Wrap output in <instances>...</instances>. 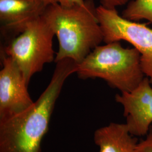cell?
<instances>
[{
    "mask_svg": "<svg viewBox=\"0 0 152 152\" xmlns=\"http://www.w3.org/2000/svg\"><path fill=\"white\" fill-rule=\"evenodd\" d=\"M49 85L26 111L0 122V152H40L49 130L55 105L67 78L76 73L77 64L71 59L56 63Z\"/></svg>",
    "mask_w": 152,
    "mask_h": 152,
    "instance_id": "cell-1",
    "label": "cell"
},
{
    "mask_svg": "<svg viewBox=\"0 0 152 152\" xmlns=\"http://www.w3.org/2000/svg\"><path fill=\"white\" fill-rule=\"evenodd\" d=\"M42 16L59 41L55 63L71 59L77 64L103 42V34L93 0L83 5L66 7L59 3L47 6Z\"/></svg>",
    "mask_w": 152,
    "mask_h": 152,
    "instance_id": "cell-2",
    "label": "cell"
},
{
    "mask_svg": "<svg viewBox=\"0 0 152 152\" xmlns=\"http://www.w3.org/2000/svg\"><path fill=\"white\" fill-rule=\"evenodd\" d=\"M82 80L100 78L121 92L134 90L145 77L141 55L135 48H125L120 41L99 45L77 64Z\"/></svg>",
    "mask_w": 152,
    "mask_h": 152,
    "instance_id": "cell-3",
    "label": "cell"
},
{
    "mask_svg": "<svg viewBox=\"0 0 152 152\" xmlns=\"http://www.w3.org/2000/svg\"><path fill=\"white\" fill-rule=\"evenodd\" d=\"M55 33L42 16L31 22L16 37L1 47V56L11 58L22 71L28 85L44 65L55 61Z\"/></svg>",
    "mask_w": 152,
    "mask_h": 152,
    "instance_id": "cell-4",
    "label": "cell"
},
{
    "mask_svg": "<svg viewBox=\"0 0 152 152\" xmlns=\"http://www.w3.org/2000/svg\"><path fill=\"white\" fill-rule=\"evenodd\" d=\"M96 15L104 42L125 41L131 44L140 53L142 71L152 85V28L125 19L116 9L100 5L96 7Z\"/></svg>",
    "mask_w": 152,
    "mask_h": 152,
    "instance_id": "cell-5",
    "label": "cell"
},
{
    "mask_svg": "<svg viewBox=\"0 0 152 152\" xmlns=\"http://www.w3.org/2000/svg\"><path fill=\"white\" fill-rule=\"evenodd\" d=\"M0 71V122L22 114L34 102L23 74L11 58L2 56Z\"/></svg>",
    "mask_w": 152,
    "mask_h": 152,
    "instance_id": "cell-6",
    "label": "cell"
},
{
    "mask_svg": "<svg viewBox=\"0 0 152 152\" xmlns=\"http://www.w3.org/2000/svg\"><path fill=\"white\" fill-rule=\"evenodd\" d=\"M145 77L130 92L117 94L115 100L122 105L127 127L134 136L147 135L152 124V87Z\"/></svg>",
    "mask_w": 152,
    "mask_h": 152,
    "instance_id": "cell-7",
    "label": "cell"
},
{
    "mask_svg": "<svg viewBox=\"0 0 152 152\" xmlns=\"http://www.w3.org/2000/svg\"><path fill=\"white\" fill-rule=\"evenodd\" d=\"M48 5L38 0H0L1 34L6 44L42 16ZM3 44V45H4Z\"/></svg>",
    "mask_w": 152,
    "mask_h": 152,
    "instance_id": "cell-8",
    "label": "cell"
},
{
    "mask_svg": "<svg viewBox=\"0 0 152 152\" xmlns=\"http://www.w3.org/2000/svg\"><path fill=\"white\" fill-rule=\"evenodd\" d=\"M94 139L99 152H139L138 139L131 134L126 124L110 123L99 128Z\"/></svg>",
    "mask_w": 152,
    "mask_h": 152,
    "instance_id": "cell-9",
    "label": "cell"
},
{
    "mask_svg": "<svg viewBox=\"0 0 152 152\" xmlns=\"http://www.w3.org/2000/svg\"><path fill=\"white\" fill-rule=\"evenodd\" d=\"M121 15L131 21L146 20L152 24V0H131Z\"/></svg>",
    "mask_w": 152,
    "mask_h": 152,
    "instance_id": "cell-10",
    "label": "cell"
},
{
    "mask_svg": "<svg viewBox=\"0 0 152 152\" xmlns=\"http://www.w3.org/2000/svg\"><path fill=\"white\" fill-rule=\"evenodd\" d=\"M137 148L139 152H152V126L150 127L146 139L139 142Z\"/></svg>",
    "mask_w": 152,
    "mask_h": 152,
    "instance_id": "cell-11",
    "label": "cell"
},
{
    "mask_svg": "<svg viewBox=\"0 0 152 152\" xmlns=\"http://www.w3.org/2000/svg\"><path fill=\"white\" fill-rule=\"evenodd\" d=\"M131 0H100L101 5L109 9H116L117 7L127 4Z\"/></svg>",
    "mask_w": 152,
    "mask_h": 152,
    "instance_id": "cell-12",
    "label": "cell"
},
{
    "mask_svg": "<svg viewBox=\"0 0 152 152\" xmlns=\"http://www.w3.org/2000/svg\"><path fill=\"white\" fill-rule=\"evenodd\" d=\"M58 3L62 6L69 7L75 6L83 5L85 3V0H59Z\"/></svg>",
    "mask_w": 152,
    "mask_h": 152,
    "instance_id": "cell-13",
    "label": "cell"
},
{
    "mask_svg": "<svg viewBox=\"0 0 152 152\" xmlns=\"http://www.w3.org/2000/svg\"><path fill=\"white\" fill-rule=\"evenodd\" d=\"M38 1H42L44 3H45L46 4H47L48 5H51V4H54V2L53 1V0H38Z\"/></svg>",
    "mask_w": 152,
    "mask_h": 152,
    "instance_id": "cell-14",
    "label": "cell"
},
{
    "mask_svg": "<svg viewBox=\"0 0 152 152\" xmlns=\"http://www.w3.org/2000/svg\"><path fill=\"white\" fill-rule=\"evenodd\" d=\"M53 1L54 2V4H56V3H58L59 0H53Z\"/></svg>",
    "mask_w": 152,
    "mask_h": 152,
    "instance_id": "cell-15",
    "label": "cell"
}]
</instances>
